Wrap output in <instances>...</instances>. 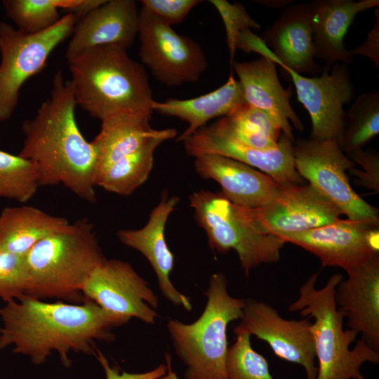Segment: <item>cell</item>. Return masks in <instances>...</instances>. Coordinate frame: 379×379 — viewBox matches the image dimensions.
Listing matches in <instances>:
<instances>
[{
    "label": "cell",
    "instance_id": "7c38bea8",
    "mask_svg": "<svg viewBox=\"0 0 379 379\" xmlns=\"http://www.w3.org/2000/svg\"><path fill=\"white\" fill-rule=\"evenodd\" d=\"M290 75L298 100L309 113L312 121L310 138L341 142L345 112L343 105L354 95L348 65L337 62L324 67L319 77H307L284 65Z\"/></svg>",
    "mask_w": 379,
    "mask_h": 379
},
{
    "label": "cell",
    "instance_id": "f546056e",
    "mask_svg": "<svg viewBox=\"0 0 379 379\" xmlns=\"http://www.w3.org/2000/svg\"><path fill=\"white\" fill-rule=\"evenodd\" d=\"M39 186L36 168L32 162L0 150V197L25 203Z\"/></svg>",
    "mask_w": 379,
    "mask_h": 379
},
{
    "label": "cell",
    "instance_id": "e575fe53",
    "mask_svg": "<svg viewBox=\"0 0 379 379\" xmlns=\"http://www.w3.org/2000/svg\"><path fill=\"white\" fill-rule=\"evenodd\" d=\"M142 7L172 25L182 22L199 0H142Z\"/></svg>",
    "mask_w": 379,
    "mask_h": 379
},
{
    "label": "cell",
    "instance_id": "d6a6232c",
    "mask_svg": "<svg viewBox=\"0 0 379 379\" xmlns=\"http://www.w3.org/2000/svg\"><path fill=\"white\" fill-rule=\"evenodd\" d=\"M29 280L25 255L0 251V298L7 302L26 295Z\"/></svg>",
    "mask_w": 379,
    "mask_h": 379
},
{
    "label": "cell",
    "instance_id": "836d02e7",
    "mask_svg": "<svg viewBox=\"0 0 379 379\" xmlns=\"http://www.w3.org/2000/svg\"><path fill=\"white\" fill-rule=\"evenodd\" d=\"M209 2L216 8L223 22L232 65L241 33L251 28L260 29V25L250 16L241 4H231L225 0H210Z\"/></svg>",
    "mask_w": 379,
    "mask_h": 379
},
{
    "label": "cell",
    "instance_id": "ab89813d",
    "mask_svg": "<svg viewBox=\"0 0 379 379\" xmlns=\"http://www.w3.org/2000/svg\"><path fill=\"white\" fill-rule=\"evenodd\" d=\"M165 359L166 362V373L159 379H178L176 373L172 369L171 354L166 353Z\"/></svg>",
    "mask_w": 379,
    "mask_h": 379
},
{
    "label": "cell",
    "instance_id": "2e32d148",
    "mask_svg": "<svg viewBox=\"0 0 379 379\" xmlns=\"http://www.w3.org/2000/svg\"><path fill=\"white\" fill-rule=\"evenodd\" d=\"M248 211L260 231L274 235L312 230L331 223L343 215L310 184L281 185L279 194L270 204Z\"/></svg>",
    "mask_w": 379,
    "mask_h": 379
},
{
    "label": "cell",
    "instance_id": "f35d334b",
    "mask_svg": "<svg viewBox=\"0 0 379 379\" xmlns=\"http://www.w3.org/2000/svg\"><path fill=\"white\" fill-rule=\"evenodd\" d=\"M106 0H55L58 9L65 10L74 15L76 22L102 5Z\"/></svg>",
    "mask_w": 379,
    "mask_h": 379
},
{
    "label": "cell",
    "instance_id": "7402d4cb",
    "mask_svg": "<svg viewBox=\"0 0 379 379\" xmlns=\"http://www.w3.org/2000/svg\"><path fill=\"white\" fill-rule=\"evenodd\" d=\"M232 65L246 104L268 113L277 121L281 132L294 142L290 121L299 131L304 126L291 106V88L284 89L279 80L275 62L262 56L250 62H233Z\"/></svg>",
    "mask_w": 379,
    "mask_h": 379
},
{
    "label": "cell",
    "instance_id": "277c9868",
    "mask_svg": "<svg viewBox=\"0 0 379 379\" xmlns=\"http://www.w3.org/2000/svg\"><path fill=\"white\" fill-rule=\"evenodd\" d=\"M25 258L29 278L26 295L73 302L85 300L81 293L84 282L106 260L93 225L86 218L42 239Z\"/></svg>",
    "mask_w": 379,
    "mask_h": 379
},
{
    "label": "cell",
    "instance_id": "7a4b0ae2",
    "mask_svg": "<svg viewBox=\"0 0 379 379\" xmlns=\"http://www.w3.org/2000/svg\"><path fill=\"white\" fill-rule=\"evenodd\" d=\"M76 106L72 83L59 69L50 95L33 118L22 122L25 139L18 155L34 164L40 186L62 184L93 203L97 154L78 127Z\"/></svg>",
    "mask_w": 379,
    "mask_h": 379
},
{
    "label": "cell",
    "instance_id": "cb8c5ba5",
    "mask_svg": "<svg viewBox=\"0 0 379 379\" xmlns=\"http://www.w3.org/2000/svg\"><path fill=\"white\" fill-rule=\"evenodd\" d=\"M245 104L243 88L231 74L225 84L199 97L184 100L170 98L163 102L154 100L152 110L187 124V128L177 137V141L182 142L205 126L208 121L225 117Z\"/></svg>",
    "mask_w": 379,
    "mask_h": 379
},
{
    "label": "cell",
    "instance_id": "e0dca14e",
    "mask_svg": "<svg viewBox=\"0 0 379 379\" xmlns=\"http://www.w3.org/2000/svg\"><path fill=\"white\" fill-rule=\"evenodd\" d=\"M186 153L191 157L215 154L227 157L268 175L280 185H302L304 179L295 167L293 141L281 133L276 148L260 150L219 136L202 127L182 141Z\"/></svg>",
    "mask_w": 379,
    "mask_h": 379
},
{
    "label": "cell",
    "instance_id": "ffe728a7",
    "mask_svg": "<svg viewBox=\"0 0 379 379\" xmlns=\"http://www.w3.org/2000/svg\"><path fill=\"white\" fill-rule=\"evenodd\" d=\"M178 201V197L163 194L144 227L138 230H120L117 236L124 245L139 251L147 259L157 275L164 296L173 305L190 311L192 308L190 300L171 281L169 276L173 269L174 256L164 234L167 220Z\"/></svg>",
    "mask_w": 379,
    "mask_h": 379
},
{
    "label": "cell",
    "instance_id": "30bf717a",
    "mask_svg": "<svg viewBox=\"0 0 379 379\" xmlns=\"http://www.w3.org/2000/svg\"><path fill=\"white\" fill-rule=\"evenodd\" d=\"M139 56L152 76L168 86L197 82L208 67L206 55L192 39L141 6L139 12Z\"/></svg>",
    "mask_w": 379,
    "mask_h": 379
},
{
    "label": "cell",
    "instance_id": "3957f363",
    "mask_svg": "<svg viewBox=\"0 0 379 379\" xmlns=\"http://www.w3.org/2000/svg\"><path fill=\"white\" fill-rule=\"evenodd\" d=\"M67 60L77 105L91 117L102 121L121 113L152 114L147 73L125 48L97 46Z\"/></svg>",
    "mask_w": 379,
    "mask_h": 379
},
{
    "label": "cell",
    "instance_id": "6da1fadb",
    "mask_svg": "<svg viewBox=\"0 0 379 379\" xmlns=\"http://www.w3.org/2000/svg\"><path fill=\"white\" fill-rule=\"evenodd\" d=\"M0 319V350L12 346L15 353L29 356L36 365L55 351L65 366L71 365L69 352L95 354V341L112 340V329L130 319L88 300L75 305L28 295L6 302Z\"/></svg>",
    "mask_w": 379,
    "mask_h": 379
},
{
    "label": "cell",
    "instance_id": "8d00e7d4",
    "mask_svg": "<svg viewBox=\"0 0 379 379\" xmlns=\"http://www.w3.org/2000/svg\"><path fill=\"white\" fill-rule=\"evenodd\" d=\"M105 370L106 379H159L166 373V366L164 364L152 371L142 373H129L125 371L119 373L116 366H111L105 356L98 349L94 354Z\"/></svg>",
    "mask_w": 379,
    "mask_h": 379
},
{
    "label": "cell",
    "instance_id": "44dd1931",
    "mask_svg": "<svg viewBox=\"0 0 379 379\" xmlns=\"http://www.w3.org/2000/svg\"><path fill=\"white\" fill-rule=\"evenodd\" d=\"M334 299L349 328L361 333V339L379 352V254L347 272Z\"/></svg>",
    "mask_w": 379,
    "mask_h": 379
},
{
    "label": "cell",
    "instance_id": "4fadbf2b",
    "mask_svg": "<svg viewBox=\"0 0 379 379\" xmlns=\"http://www.w3.org/2000/svg\"><path fill=\"white\" fill-rule=\"evenodd\" d=\"M239 319L234 328L236 335L246 333L255 335L265 341L280 359L303 366L307 379H316L317 366L310 318L288 320L270 305L248 298L245 300Z\"/></svg>",
    "mask_w": 379,
    "mask_h": 379
},
{
    "label": "cell",
    "instance_id": "83f0119b",
    "mask_svg": "<svg viewBox=\"0 0 379 379\" xmlns=\"http://www.w3.org/2000/svg\"><path fill=\"white\" fill-rule=\"evenodd\" d=\"M177 136L175 128L161 129L142 147L112 164L95 180V186L120 195H129L148 178L157 147Z\"/></svg>",
    "mask_w": 379,
    "mask_h": 379
},
{
    "label": "cell",
    "instance_id": "52a82bcc",
    "mask_svg": "<svg viewBox=\"0 0 379 379\" xmlns=\"http://www.w3.org/2000/svg\"><path fill=\"white\" fill-rule=\"evenodd\" d=\"M194 218L205 231L211 249L237 252L245 274L261 264L277 262L285 244L277 236L260 231L248 209L234 204L221 192L201 190L190 195Z\"/></svg>",
    "mask_w": 379,
    "mask_h": 379
},
{
    "label": "cell",
    "instance_id": "5b68a950",
    "mask_svg": "<svg viewBox=\"0 0 379 379\" xmlns=\"http://www.w3.org/2000/svg\"><path fill=\"white\" fill-rule=\"evenodd\" d=\"M319 275V272L309 277L300 288L298 299L288 307L291 312L298 311L301 316L314 319L312 326L318 360L316 379H366L361 366L365 362L378 364L379 352L362 339L350 347L359 333L343 329L345 318L334 299L343 275L333 274L319 289L316 287Z\"/></svg>",
    "mask_w": 379,
    "mask_h": 379
},
{
    "label": "cell",
    "instance_id": "74e56055",
    "mask_svg": "<svg viewBox=\"0 0 379 379\" xmlns=\"http://www.w3.org/2000/svg\"><path fill=\"white\" fill-rule=\"evenodd\" d=\"M375 24L370 30L365 41L356 48L350 51L352 56L355 55H361L368 57L371 60L375 66L378 67L379 65V52H378V39H379V12L378 9L375 11Z\"/></svg>",
    "mask_w": 379,
    "mask_h": 379
},
{
    "label": "cell",
    "instance_id": "f1b7e54d",
    "mask_svg": "<svg viewBox=\"0 0 379 379\" xmlns=\"http://www.w3.org/2000/svg\"><path fill=\"white\" fill-rule=\"evenodd\" d=\"M379 133V92L359 95L345 113L340 147L347 154L361 149Z\"/></svg>",
    "mask_w": 379,
    "mask_h": 379
},
{
    "label": "cell",
    "instance_id": "484cf974",
    "mask_svg": "<svg viewBox=\"0 0 379 379\" xmlns=\"http://www.w3.org/2000/svg\"><path fill=\"white\" fill-rule=\"evenodd\" d=\"M71 225L66 218L34 206L5 208L0 214V251L26 255L42 239L67 230Z\"/></svg>",
    "mask_w": 379,
    "mask_h": 379
},
{
    "label": "cell",
    "instance_id": "9c48e42d",
    "mask_svg": "<svg viewBox=\"0 0 379 379\" xmlns=\"http://www.w3.org/2000/svg\"><path fill=\"white\" fill-rule=\"evenodd\" d=\"M293 147L295 167L300 175L338 207L347 219L379 224L378 209L351 187L346 171L354 164L336 141L300 139Z\"/></svg>",
    "mask_w": 379,
    "mask_h": 379
},
{
    "label": "cell",
    "instance_id": "4316f807",
    "mask_svg": "<svg viewBox=\"0 0 379 379\" xmlns=\"http://www.w3.org/2000/svg\"><path fill=\"white\" fill-rule=\"evenodd\" d=\"M205 126L214 134L260 150L276 148L282 133L272 117L248 104Z\"/></svg>",
    "mask_w": 379,
    "mask_h": 379
},
{
    "label": "cell",
    "instance_id": "8992f818",
    "mask_svg": "<svg viewBox=\"0 0 379 379\" xmlns=\"http://www.w3.org/2000/svg\"><path fill=\"white\" fill-rule=\"evenodd\" d=\"M221 272L211 275L206 307L193 323L169 319L166 326L177 355L187 366L185 379H229L227 328L240 319L245 300L232 297Z\"/></svg>",
    "mask_w": 379,
    "mask_h": 379
},
{
    "label": "cell",
    "instance_id": "1f68e13d",
    "mask_svg": "<svg viewBox=\"0 0 379 379\" xmlns=\"http://www.w3.org/2000/svg\"><path fill=\"white\" fill-rule=\"evenodd\" d=\"M235 343L229 347L226 370L229 379H273L266 359L255 351L251 335L246 333L236 335Z\"/></svg>",
    "mask_w": 379,
    "mask_h": 379
},
{
    "label": "cell",
    "instance_id": "ba28073f",
    "mask_svg": "<svg viewBox=\"0 0 379 379\" xmlns=\"http://www.w3.org/2000/svg\"><path fill=\"white\" fill-rule=\"evenodd\" d=\"M75 22L68 13L51 28L30 34L0 22V122L11 117L22 85L44 69L51 53L72 35Z\"/></svg>",
    "mask_w": 379,
    "mask_h": 379
},
{
    "label": "cell",
    "instance_id": "603a6c76",
    "mask_svg": "<svg viewBox=\"0 0 379 379\" xmlns=\"http://www.w3.org/2000/svg\"><path fill=\"white\" fill-rule=\"evenodd\" d=\"M379 6L378 0H316L308 3L314 58L331 67L348 65L353 56L344 44L345 36L356 15Z\"/></svg>",
    "mask_w": 379,
    "mask_h": 379
},
{
    "label": "cell",
    "instance_id": "4dcf8cb0",
    "mask_svg": "<svg viewBox=\"0 0 379 379\" xmlns=\"http://www.w3.org/2000/svg\"><path fill=\"white\" fill-rule=\"evenodd\" d=\"M2 4L17 29L27 34L42 32L62 18L54 0H4Z\"/></svg>",
    "mask_w": 379,
    "mask_h": 379
},
{
    "label": "cell",
    "instance_id": "d4e9b609",
    "mask_svg": "<svg viewBox=\"0 0 379 379\" xmlns=\"http://www.w3.org/2000/svg\"><path fill=\"white\" fill-rule=\"evenodd\" d=\"M151 117L147 113L126 112L101 121L100 131L91 142L97 154L95 178L112 164L159 133L161 130L151 127Z\"/></svg>",
    "mask_w": 379,
    "mask_h": 379
},
{
    "label": "cell",
    "instance_id": "d6986e66",
    "mask_svg": "<svg viewBox=\"0 0 379 379\" xmlns=\"http://www.w3.org/2000/svg\"><path fill=\"white\" fill-rule=\"evenodd\" d=\"M139 12L134 0L105 1L75 22L67 59L97 46L131 48L138 34Z\"/></svg>",
    "mask_w": 379,
    "mask_h": 379
},
{
    "label": "cell",
    "instance_id": "ac0fdd59",
    "mask_svg": "<svg viewBox=\"0 0 379 379\" xmlns=\"http://www.w3.org/2000/svg\"><path fill=\"white\" fill-rule=\"evenodd\" d=\"M197 173L216 181L221 193L234 204L257 209L270 204L281 185L268 175L237 160L215 154L194 157Z\"/></svg>",
    "mask_w": 379,
    "mask_h": 379
},
{
    "label": "cell",
    "instance_id": "8fae6325",
    "mask_svg": "<svg viewBox=\"0 0 379 379\" xmlns=\"http://www.w3.org/2000/svg\"><path fill=\"white\" fill-rule=\"evenodd\" d=\"M379 224L337 219L312 230L277 234L284 243L316 255L321 267H339L350 272L379 254Z\"/></svg>",
    "mask_w": 379,
    "mask_h": 379
},
{
    "label": "cell",
    "instance_id": "d590c367",
    "mask_svg": "<svg viewBox=\"0 0 379 379\" xmlns=\"http://www.w3.org/2000/svg\"><path fill=\"white\" fill-rule=\"evenodd\" d=\"M361 170L352 168L350 173L357 178V185L379 193V155L371 151L358 149L348 154Z\"/></svg>",
    "mask_w": 379,
    "mask_h": 379
},
{
    "label": "cell",
    "instance_id": "5bb4252c",
    "mask_svg": "<svg viewBox=\"0 0 379 379\" xmlns=\"http://www.w3.org/2000/svg\"><path fill=\"white\" fill-rule=\"evenodd\" d=\"M81 293L112 313L153 324L158 316V298L127 262L107 260L97 267L84 282Z\"/></svg>",
    "mask_w": 379,
    "mask_h": 379
},
{
    "label": "cell",
    "instance_id": "9a60e30c",
    "mask_svg": "<svg viewBox=\"0 0 379 379\" xmlns=\"http://www.w3.org/2000/svg\"><path fill=\"white\" fill-rule=\"evenodd\" d=\"M243 51L257 52L300 74H317L322 71L314 60L308 3L287 7L265 32L262 39L248 34Z\"/></svg>",
    "mask_w": 379,
    "mask_h": 379
}]
</instances>
